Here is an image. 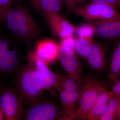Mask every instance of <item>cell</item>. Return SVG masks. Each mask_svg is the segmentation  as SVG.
<instances>
[{
    "instance_id": "1",
    "label": "cell",
    "mask_w": 120,
    "mask_h": 120,
    "mask_svg": "<svg viewBox=\"0 0 120 120\" xmlns=\"http://www.w3.org/2000/svg\"><path fill=\"white\" fill-rule=\"evenodd\" d=\"M13 82L22 97L24 104L27 107L45 91L42 79L30 58L18 71L13 78Z\"/></svg>"
},
{
    "instance_id": "2",
    "label": "cell",
    "mask_w": 120,
    "mask_h": 120,
    "mask_svg": "<svg viewBox=\"0 0 120 120\" xmlns=\"http://www.w3.org/2000/svg\"><path fill=\"white\" fill-rule=\"evenodd\" d=\"M4 22L12 34L24 41L33 40L39 32L37 22L24 7L11 8L7 13Z\"/></svg>"
},
{
    "instance_id": "3",
    "label": "cell",
    "mask_w": 120,
    "mask_h": 120,
    "mask_svg": "<svg viewBox=\"0 0 120 120\" xmlns=\"http://www.w3.org/2000/svg\"><path fill=\"white\" fill-rule=\"evenodd\" d=\"M25 63L17 44L0 35V80L13 81L15 75Z\"/></svg>"
},
{
    "instance_id": "4",
    "label": "cell",
    "mask_w": 120,
    "mask_h": 120,
    "mask_svg": "<svg viewBox=\"0 0 120 120\" xmlns=\"http://www.w3.org/2000/svg\"><path fill=\"white\" fill-rule=\"evenodd\" d=\"M63 112L61 105L52 97L49 91H45L23 110L20 120H61Z\"/></svg>"
},
{
    "instance_id": "5",
    "label": "cell",
    "mask_w": 120,
    "mask_h": 120,
    "mask_svg": "<svg viewBox=\"0 0 120 120\" xmlns=\"http://www.w3.org/2000/svg\"><path fill=\"white\" fill-rule=\"evenodd\" d=\"M23 101L13 81H1L0 109L4 120H21L23 111Z\"/></svg>"
},
{
    "instance_id": "6",
    "label": "cell",
    "mask_w": 120,
    "mask_h": 120,
    "mask_svg": "<svg viewBox=\"0 0 120 120\" xmlns=\"http://www.w3.org/2000/svg\"><path fill=\"white\" fill-rule=\"evenodd\" d=\"M81 82L76 120H86L97 96L105 87L98 80L89 77Z\"/></svg>"
},
{
    "instance_id": "7",
    "label": "cell",
    "mask_w": 120,
    "mask_h": 120,
    "mask_svg": "<svg viewBox=\"0 0 120 120\" xmlns=\"http://www.w3.org/2000/svg\"><path fill=\"white\" fill-rule=\"evenodd\" d=\"M74 11L86 21L95 22L111 19L120 14L116 9L110 5L95 2L79 7Z\"/></svg>"
},
{
    "instance_id": "8",
    "label": "cell",
    "mask_w": 120,
    "mask_h": 120,
    "mask_svg": "<svg viewBox=\"0 0 120 120\" xmlns=\"http://www.w3.org/2000/svg\"><path fill=\"white\" fill-rule=\"evenodd\" d=\"M56 88L58 90L60 102L63 108L61 120H76L79 91H68L58 87Z\"/></svg>"
},
{
    "instance_id": "9",
    "label": "cell",
    "mask_w": 120,
    "mask_h": 120,
    "mask_svg": "<svg viewBox=\"0 0 120 120\" xmlns=\"http://www.w3.org/2000/svg\"><path fill=\"white\" fill-rule=\"evenodd\" d=\"M51 30L61 40L71 37L75 30V27L59 13L43 12Z\"/></svg>"
},
{
    "instance_id": "10",
    "label": "cell",
    "mask_w": 120,
    "mask_h": 120,
    "mask_svg": "<svg viewBox=\"0 0 120 120\" xmlns=\"http://www.w3.org/2000/svg\"><path fill=\"white\" fill-rule=\"evenodd\" d=\"M58 58L68 75L80 79L81 65L75 53L59 44Z\"/></svg>"
},
{
    "instance_id": "11",
    "label": "cell",
    "mask_w": 120,
    "mask_h": 120,
    "mask_svg": "<svg viewBox=\"0 0 120 120\" xmlns=\"http://www.w3.org/2000/svg\"><path fill=\"white\" fill-rule=\"evenodd\" d=\"M95 34L102 38L113 39L120 38V14L111 19L93 24Z\"/></svg>"
},
{
    "instance_id": "12",
    "label": "cell",
    "mask_w": 120,
    "mask_h": 120,
    "mask_svg": "<svg viewBox=\"0 0 120 120\" xmlns=\"http://www.w3.org/2000/svg\"><path fill=\"white\" fill-rule=\"evenodd\" d=\"M59 45L51 39H46L38 43L34 55L45 63L53 62L58 57Z\"/></svg>"
},
{
    "instance_id": "13",
    "label": "cell",
    "mask_w": 120,
    "mask_h": 120,
    "mask_svg": "<svg viewBox=\"0 0 120 120\" xmlns=\"http://www.w3.org/2000/svg\"><path fill=\"white\" fill-rule=\"evenodd\" d=\"M86 60L91 69L97 72H102L106 65L104 47L101 44L93 41Z\"/></svg>"
},
{
    "instance_id": "14",
    "label": "cell",
    "mask_w": 120,
    "mask_h": 120,
    "mask_svg": "<svg viewBox=\"0 0 120 120\" xmlns=\"http://www.w3.org/2000/svg\"><path fill=\"white\" fill-rule=\"evenodd\" d=\"M30 58L33 60L36 70L42 79L45 90L49 91L53 87H55L57 82L56 74L51 71L42 61L32 55Z\"/></svg>"
},
{
    "instance_id": "15",
    "label": "cell",
    "mask_w": 120,
    "mask_h": 120,
    "mask_svg": "<svg viewBox=\"0 0 120 120\" xmlns=\"http://www.w3.org/2000/svg\"><path fill=\"white\" fill-rule=\"evenodd\" d=\"M112 94L111 91L104 88L97 96L87 114L86 120H98L105 111Z\"/></svg>"
},
{
    "instance_id": "16",
    "label": "cell",
    "mask_w": 120,
    "mask_h": 120,
    "mask_svg": "<svg viewBox=\"0 0 120 120\" xmlns=\"http://www.w3.org/2000/svg\"><path fill=\"white\" fill-rule=\"evenodd\" d=\"M120 40L112 54L107 80L110 85L113 86L117 82L120 76Z\"/></svg>"
},
{
    "instance_id": "17",
    "label": "cell",
    "mask_w": 120,
    "mask_h": 120,
    "mask_svg": "<svg viewBox=\"0 0 120 120\" xmlns=\"http://www.w3.org/2000/svg\"><path fill=\"white\" fill-rule=\"evenodd\" d=\"M120 101V96L112 93L105 111L98 120H116Z\"/></svg>"
},
{
    "instance_id": "18",
    "label": "cell",
    "mask_w": 120,
    "mask_h": 120,
    "mask_svg": "<svg viewBox=\"0 0 120 120\" xmlns=\"http://www.w3.org/2000/svg\"><path fill=\"white\" fill-rule=\"evenodd\" d=\"M56 74L57 82L55 87H58L68 91H79L80 79L64 75Z\"/></svg>"
},
{
    "instance_id": "19",
    "label": "cell",
    "mask_w": 120,
    "mask_h": 120,
    "mask_svg": "<svg viewBox=\"0 0 120 120\" xmlns=\"http://www.w3.org/2000/svg\"><path fill=\"white\" fill-rule=\"evenodd\" d=\"M93 41L92 38H88L79 37L76 39L75 52L81 58L86 60Z\"/></svg>"
},
{
    "instance_id": "20",
    "label": "cell",
    "mask_w": 120,
    "mask_h": 120,
    "mask_svg": "<svg viewBox=\"0 0 120 120\" xmlns=\"http://www.w3.org/2000/svg\"><path fill=\"white\" fill-rule=\"evenodd\" d=\"M62 0H39V8L43 12L60 13L62 8Z\"/></svg>"
},
{
    "instance_id": "21",
    "label": "cell",
    "mask_w": 120,
    "mask_h": 120,
    "mask_svg": "<svg viewBox=\"0 0 120 120\" xmlns=\"http://www.w3.org/2000/svg\"><path fill=\"white\" fill-rule=\"evenodd\" d=\"M79 37L92 38L95 34L94 27L93 24H84L79 26L75 29Z\"/></svg>"
},
{
    "instance_id": "22",
    "label": "cell",
    "mask_w": 120,
    "mask_h": 120,
    "mask_svg": "<svg viewBox=\"0 0 120 120\" xmlns=\"http://www.w3.org/2000/svg\"><path fill=\"white\" fill-rule=\"evenodd\" d=\"M11 0H0V19L4 22L5 16L11 9L12 4Z\"/></svg>"
},
{
    "instance_id": "23",
    "label": "cell",
    "mask_w": 120,
    "mask_h": 120,
    "mask_svg": "<svg viewBox=\"0 0 120 120\" xmlns=\"http://www.w3.org/2000/svg\"><path fill=\"white\" fill-rule=\"evenodd\" d=\"M75 39L71 36L61 39L60 44L75 53Z\"/></svg>"
},
{
    "instance_id": "24",
    "label": "cell",
    "mask_w": 120,
    "mask_h": 120,
    "mask_svg": "<svg viewBox=\"0 0 120 120\" xmlns=\"http://www.w3.org/2000/svg\"><path fill=\"white\" fill-rule=\"evenodd\" d=\"M84 0H62L68 8L73 11L80 7V5Z\"/></svg>"
},
{
    "instance_id": "25",
    "label": "cell",
    "mask_w": 120,
    "mask_h": 120,
    "mask_svg": "<svg viewBox=\"0 0 120 120\" xmlns=\"http://www.w3.org/2000/svg\"><path fill=\"white\" fill-rule=\"evenodd\" d=\"M91 2L100 3L110 5L116 9H120V0H90Z\"/></svg>"
},
{
    "instance_id": "26",
    "label": "cell",
    "mask_w": 120,
    "mask_h": 120,
    "mask_svg": "<svg viewBox=\"0 0 120 120\" xmlns=\"http://www.w3.org/2000/svg\"><path fill=\"white\" fill-rule=\"evenodd\" d=\"M111 91L112 94L120 96V80L114 84Z\"/></svg>"
},
{
    "instance_id": "27",
    "label": "cell",
    "mask_w": 120,
    "mask_h": 120,
    "mask_svg": "<svg viewBox=\"0 0 120 120\" xmlns=\"http://www.w3.org/2000/svg\"><path fill=\"white\" fill-rule=\"evenodd\" d=\"M32 6L35 8L37 9H39V0H29Z\"/></svg>"
},
{
    "instance_id": "28",
    "label": "cell",
    "mask_w": 120,
    "mask_h": 120,
    "mask_svg": "<svg viewBox=\"0 0 120 120\" xmlns=\"http://www.w3.org/2000/svg\"><path fill=\"white\" fill-rule=\"evenodd\" d=\"M116 120H120V103H119V107H118V114H117Z\"/></svg>"
},
{
    "instance_id": "29",
    "label": "cell",
    "mask_w": 120,
    "mask_h": 120,
    "mask_svg": "<svg viewBox=\"0 0 120 120\" xmlns=\"http://www.w3.org/2000/svg\"><path fill=\"white\" fill-rule=\"evenodd\" d=\"M4 120V115H3L1 110L0 109V120Z\"/></svg>"
},
{
    "instance_id": "30",
    "label": "cell",
    "mask_w": 120,
    "mask_h": 120,
    "mask_svg": "<svg viewBox=\"0 0 120 120\" xmlns=\"http://www.w3.org/2000/svg\"><path fill=\"white\" fill-rule=\"evenodd\" d=\"M12 2H18L19 0H11Z\"/></svg>"
},
{
    "instance_id": "31",
    "label": "cell",
    "mask_w": 120,
    "mask_h": 120,
    "mask_svg": "<svg viewBox=\"0 0 120 120\" xmlns=\"http://www.w3.org/2000/svg\"><path fill=\"white\" fill-rule=\"evenodd\" d=\"M0 82H1V81H0Z\"/></svg>"
},
{
    "instance_id": "32",
    "label": "cell",
    "mask_w": 120,
    "mask_h": 120,
    "mask_svg": "<svg viewBox=\"0 0 120 120\" xmlns=\"http://www.w3.org/2000/svg\"></svg>"
}]
</instances>
